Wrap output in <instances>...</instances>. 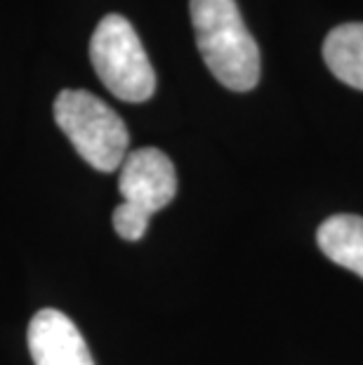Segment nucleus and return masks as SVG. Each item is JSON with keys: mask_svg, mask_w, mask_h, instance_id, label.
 Wrapping results in <instances>:
<instances>
[{"mask_svg": "<svg viewBox=\"0 0 363 365\" xmlns=\"http://www.w3.org/2000/svg\"><path fill=\"white\" fill-rule=\"evenodd\" d=\"M196 45L205 66L224 88L248 92L260 83V48L236 0H189Z\"/></svg>", "mask_w": 363, "mask_h": 365, "instance_id": "obj_1", "label": "nucleus"}, {"mask_svg": "<svg viewBox=\"0 0 363 365\" xmlns=\"http://www.w3.org/2000/svg\"><path fill=\"white\" fill-rule=\"evenodd\" d=\"M55 120L78 156L99 173H113L128 158L126 123L92 92L61 90L55 99Z\"/></svg>", "mask_w": 363, "mask_h": 365, "instance_id": "obj_2", "label": "nucleus"}, {"mask_svg": "<svg viewBox=\"0 0 363 365\" xmlns=\"http://www.w3.org/2000/svg\"><path fill=\"white\" fill-rule=\"evenodd\" d=\"M90 61L113 97L140 104L156 92V73L133 24L123 14H106L90 41Z\"/></svg>", "mask_w": 363, "mask_h": 365, "instance_id": "obj_3", "label": "nucleus"}, {"mask_svg": "<svg viewBox=\"0 0 363 365\" xmlns=\"http://www.w3.org/2000/svg\"><path fill=\"white\" fill-rule=\"evenodd\" d=\"M118 191L123 203L151 220V215L173 203L177 193V173L173 160L153 146L128 153L121 165Z\"/></svg>", "mask_w": 363, "mask_h": 365, "instance_id": "obj_4", "label": "nucleus"}, {"mask_svg": "<svg viewBox=\"0 0 363 365\" xmlns=\"http://www.w3.org/2000/svg\"><path fill=\"white\" fill-rule=\"evenodd\" d=\"M26 339L36 365H95L81 330L57 309H43L31 318Z\"/></svg>", "mask_w": 363, "mask_h": 365, "instance_id": "obj_5", "label": "nucleus"}, {"mask_svg": "<svg viewBox=\"0 0 363 365\" xmlns=\"http://www.w3.org/2000/svg\"><path fill=\"white\" fill-rule=\"evenodd\" d=\"M321 252L337 267L354 271L363 278V217L333 215L316 231Z\"/></svg>", "mask_w": 363, "mask_h": 365, "instance_id": "obj_6", "label": "nucleus"}, {"mask_svg": "<svg viewBox=\"0 0 363 365\" xmlns=\"http://www.w3.org/2000/svg\"><path fill=\"white\" fill-rule=\"evenodd\" d=\"M323 59L337 81L363 90V24L335 26L323 41Z\"/></svg>", "mask_w": 363, "mask_h": 365, "instance_id": "obj_7", "label": "nucleus"}, {"mask_svg": "<svg viewBox=\"0 0 363 365\" xmlns=\"http://www.w3.org/2000/svg\"><path fill=\"white\" fill-rule=\"evenodd\" d=\"M149 217L140 215L137 210H133L130 205L121 203L113 210V229L123 240H142L146 234V227H149Z\"/></svg>", "mask_w": 363, "mask_h": 365, "instance_id": "obj_8", "label": "nucleus"}]
</instances>
